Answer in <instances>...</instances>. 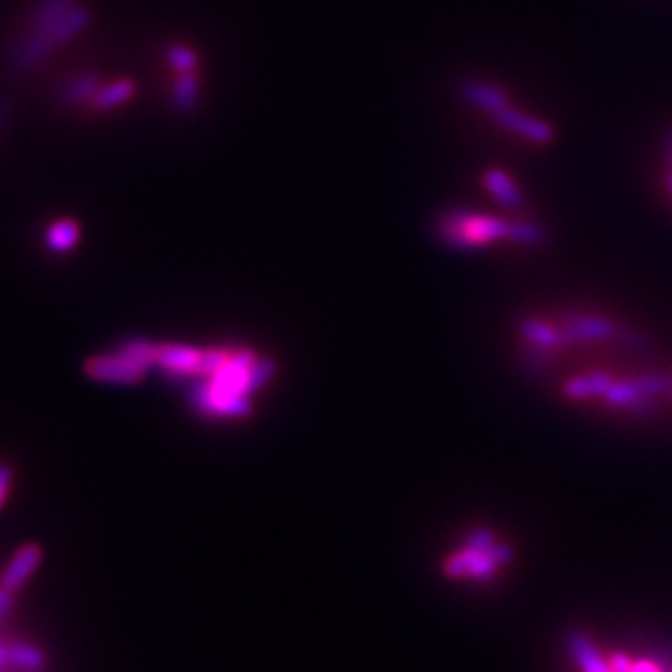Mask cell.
I'll return each mask as SVG.
<instances>
[{
    "mask_svg": "<svg viewBox=\"0 0 672 672\" xmlns=\"http://www.w3.org/2000/svg\"><path fill=\"white\" fill-rule=\"evenodd\" d=\"M633 380L640 387V391L646 395V398H651V400L668 393V389L672 387V380L668 376H662V374H642V376H635Z\"/></svg>",
    "mask_w": 672,
    "mask_h": 672,
    "instance_id": "25",
    "label": "cell"
},
{
    "mask_svg": "<svg viewBox=\"0 0 672 672\" xmlns=\"http://www.w3.org/2000/svg\"><path fill=\"white\" fill-rule=\"evenodd\" d=\"M459 94L463 96L467 103L474 105V107H480V110L489 112L491 116L511 105V99H509L507 92H504L498 86H494V83H487V81H480V79H465L459 86Z\"/></svg>",
    "mask_w": 672,
    "mask_h": 672,
    "instance_id": "9",
    "label": "cell"
},
{
    "mask_svg": "<svg viewBox=\"0 0 672 672\" xmlns=\"http://www.w3.org/2000/svg\"><path fill=\"white\" fill-rule=\"evenodd\" d=\"M103 86L101 77L96 72H81V75L70 77L62 88H59V103L66 107L90 105L94 94Z\"/></svg>",
    "mask_w": 672,
    "mask_h": 672,
    "instance_id": "13",
    "label": "cell"
},
{
    "mask_svg": "<svg viewBox=\"0 0 672 672\" xmlns=\"http://www.w3.org/2000/svg\"><path fill=\"white\" fill-rule=\"evenodd\" d=\"M40 563H42V548L38 544H24L14 552V557L9 559L3 576H0V585L16 594L27 585L35 570L40 568Z\"/></svg>",
    "mask_w": 672,
    "mask_h": 672,
    "instance_id": "8",
    "label": "cell"
},
{
    "mask_svg": "<svg viewBox=\"0 0 672 672\" xmlns=\"http://www.w3.org/2000/svg\"><path fill=\"white\" fill-rule=\"evenodd\" d=\"M518 330H520V334L524 336V339L528 343H531V345H535V347H552V350H555V347L561 345L559 330L552 328L550 323H546V321L526 317V319L520 321Z\"/></svg>",
    "mask_w": 672,
    "mask_h": 672,
    "instance_id": "19",
    "label": "cell"
},
{
    "mask_svg": "<svg viewBox=\"0 0 672 672\" xmlns=\"http://www.w3.org/2000/svg\"><path fill=\"white\" fill-rule=\"evenodd\" d=\"M199 101V77L197 72H179L173 86V105L177 112L190 114Z\"/></svg>",
    "mask_w": 672,
    "mask_h": 672,
    "instance_id": "18",
    "label": "cell"
},
{
    "mask_svg": "<svg viewBox=\"0 0 672 672\" xmlns=\"http://www.w3.org/2000/svg\"><path fill=\"white\" fill-rule=\"evenodd\" d=\"M485 186L489 188L491 195H494L504 208L509 210H522L524 208V195L522 190L518 188V184L513 182V179L498 171V168H489L485 173Z\"/></svg>",
    "mask_w": 672,
    "mask_h": 672,
    "instance_id": "15",
    "label": "cell"
},
{
    "mask_svg": "<svg viewBox=\"0 0 672 672\" xmlns=\"http://www.w3.org/2000/svg\"><path fill=\"white\" fill-rule=\"evenodd\" d=\"M511 243H518L524 247H539L548 240L546 230L539 223L526 221V219H515L511 221V234H509Z\"/></svg>",
    "mask_w": 672,
    "mask_h": 672,
    "instance_id": "22",
    "label": "cell"
},
{
    "mask_svg": "<svg viewBox=\"0 0 672 672\" xmlns=\"http://www.w3.org/2000/svg\"><path fill=\"white\" fill-rule=\"evenodd\" d=\"M511 221L472 210H450L441 221V238L452 249H478L509 240Z\"/></svg>",
    "mask_w": 672,
    "mask_h": 672,
    "instance_id": "2",
    "label": "cell"
},
{
    "mask_svg": "<svg viewBox=\"0 0 672 672\" xmlns=\"http://www.w3.org/2000/svg\"><path fill=\"white\" fill-rule=\"evenodd\" d=\"M603 400L609 404V406H618V408H633L638 406L640 402L644 400H651V398H646V395L640 391L638 384H635V380H620V382H611V387L605 391L603 395Z\"/></svg>",
    "mask_w": 672,
    "mask_h": 672,
    "instance_id": "20",
    "label": "cell"
},
{
    "mask_svg": "<svg viewBox=\"0 0 672 672\" xmlns=\"http://www.w3.org/2000/svg\"><path fill=\"white\" fill-rule=\"evenodd\" d=\"M616 336H618V341L624 345V347H627V350H633V352H642L644 350V347H646V343L640 339V336L638 334H633V332H616Z\"/></svg>",
    "mask_w": 672,
    "mask_h": 672,
    "instance_id": "29",
    "label": "cell"
},
{
    "mask_svg": "<svg viewBox=\"0 0 672 672\" xmlns=\"http://www.w3.org/2000/svg\"><path fill=\"white\" fill-rule=\"evenodd\" d=\"M570 655L581 672H614L609 659L598 651V646L583 633H574L568 640Z\"/></svg>",
    "mask_w": 672,
    "mask_h": 672,
    "instance_id": "12",
    "label": "cell"
},
{
    "mask_svg": "<svg viewBox=\"0 0 672 672\" xmlns=\"http://www.w3.org/2000/svg\"><path fill=\"white\" fill-rule=\"evenodd\" d=\"M55 51L57 48L44 33L29 29L22 35V38H18L14 44H11L9 53H7V64L11 70L22 75V72L38 68L44 59L51 57Z\"/></svg>",
    "mask_w": 672,
    "mask_h": 672,
    "instance_id": "4",
    "label": "cell"
},
{
    "mask_svg": "<svg viewBox=\"0 0 672 672\" xmlns=\"http://www.w3.org/2000/svg\"><path fill=\"white\" fill-rule=\"evenodd\" d=\"M7 123H9V103H7V99L0 96V138H3V134H5Z\"/></svg>",
    "mask_w": 672,
    "mask_h": 672,
    "instance_id": "31",
    "label": "cell"
},
{
    "mask_svg": "<svg viewBox=\"0 0 672 672\" xmlns=\"http://www.w3.org/2000/svg\"><path fill=\"white\" fill-rule=\"evenodd\" d=\"M513 559V550L498 542V537L485 531V528H476L474 533L467 535L461 548H456L452 555L443 563V572L452 579H472L483 581L491 579L502 566Z\"/></svg>",
    "mask_w": 672,
    "mask_h": 672,
    "instance_id": "1",
    "label": "cell"
},
{
    "mask_svg": "<svg viewBox=\"0 0 672 672\" xmlns=\"http://www.w3.org/2000/svg\"><path fill=\"white\" fill-rule=\"evenodd\" d=\"M611 378L605 371H598V374H587V376H576L570 378L566 384H563V393L568 395L570 400H592V398H603L605 391L611 387Z\"/></svg>",
    "mask_w": 672,
    "mask_h": 672,
    "instance_id": "16",
    "label": "cell"
},
{
    "mask_svg": "<svg viewBox=\"0 0 672 672\" xmlns=\"http://www.w3.org/2000/svg\"><path fill=\"white\" fill-rule=\"evenodd\" d=\"M151 367L140 363V360L131 358L123 352L114 354H96L90 356L83 363V374H86L94 382L103 384H120V387H134L147 378V371Z\"/></svg>",
    "mask_w": 672,
    "mask_h": 672,
    "instance_id": "3",
    "label": "cell"
},
{
    "mask_svg": "<svg viewBox=\"0 0 672 672\" xmlns=\"http://www.w3.org/2000/svg\"><path fill=\"white\" fill-rule=\"evenodd\" d=\"M668 186H670V190H672V175L668 177Z\"/></svg>",
    "mask_w": 672,
    "mask_h": 672,
    "instance_id": "34",
    "label": "cell"
},
{
    "mask_svg": "<svg viewBox=\"0 0 672 672\" xmlns=\"http://www.w3.org/2000/svg\"><path fill=\"white\" fill-rule=\"evenodd\" d=\"M629 672H672V668L655 662V659H633Z\"/></svg>",
    "mask_w": 672,
    "mask_h": 672,
    "instance_id": "28",
    "label": "cell"
},
{
    "mask_svg": "<svg viewBox=\"0 0 672 672\" xmlns=\"http://www.w3.org/2000/svg\"><path fill=\"white\" fill-rule=\"evenodd\" d=\"M7 659L11 666H18L24 670H40L46 664V657L40 648L27 642L7 644Z\"/></svg>",
    "mask_w": 672,
    "mask_h": 672,
    "instance_id": "21",
    "label": "cell"
},
{
    "mask_svg": "<svg viewBox=\"0 0 672 672\" xmlns=\"http://www.w3.org/2000/svg\"><path fill=\"white\" fill-rule=\"evenodd\" d=\"M494 118H496V123L500 127L509 129V131H513V134H518L520 138H526L531 142L548 144V142L555 140V129H552L550 123H546V120H539L535 116L522 114L511 105L504 107V110H500V112H496Z\"/></svg>",
    "mask_w": 672,
    "mask_h": 672,
    "instance_id": "7",
    "label": "cell"
},
{
    "mask_svg": "<svg viewBox=\"0 0 672 672\" xmlns=\"http://www.w3.org/2000/svg\"><path fill=\"white\" fill-rule=\"evenodd\" d=\"M616 332H618L616 323L609 321L607 317L581 315V317H570L566 323H563L559 336H561V345H579L587 341L611 339V336H616Z\"/></svg>",
    "mask_w": 672,
    "mask_h": 672,
    "instance_id": "5",
    "label": "cell"
},
{
    "mask_svg": "<svg viewBox=\"0 0 672 672\" xmlns=\"http://www.w3.org/2000/svg\"><path fill=\"white\" fill-rule=\"evenodd\" d=\"M79 240H81V223L77 219H70V216L48 223V227L44 230V247L55 256L70 254L72 249H77Z\"/></svg>",
    "mask_w": 672,
    "mask_h": 672,
    "instance_id": "10",
    "label": "cell"
},
{
    "mask_svg": "<svg viewBox=\"0 0 672 672\" xmlns=\"http://www.w3.org/2000/svg\"><path fill=\"white\" fill-rule=\"evenodd\" d=\"M79 0H40L29 16L31 31H46L62 20L70 9H75Z\"/></svg>",
    "mask_w": 672,
    "mask_h": 672,
    "instance_id": "17",
    "label": "cell"
},
{
    "mask_svg": "<svg viewBox=\"0 0 672 672\" xmlns=\"http://www.w3.org/2000/svg\"><path fill=\"white\" fill-rule=\"evenodd\" d=\"M203 352L188 345H173V343H158L155 347V363L153 367L164 369L166 374L175 378H184L190 374H197L201 369Z\"/></svg>",
    "mask_w": 672,
    "mask_h": 672,
    "instance_id": "6",
    "label": "cell"
},
{
    "mask_svg": "<svg viewBox=\"0 0 672 672\" xmlns=\"http://www.w3.org/2000/svg\"><path fill=\"white\" fill-rule=\"evenodd\" d=\"M9 664V659H7V644H0V666H5Z\"/></svg>",
    "mask_w": 672,
    "mask_h": 672,
    "instance_id": "32",
    "label": "cell"
},
{
    "mask_svg": "<svg viewBox=\"0 0 672 672\" xmlns=\"http://www.w3.org/2000/svg\"><path fill=\"white\" fill-rule=\"evenodd\" d=\"M138 86L134 79H116L107 86H101L99 92L94 94V99L90 101V107L96 112H110L116 110V107L129 103L134 99Z\"/></svg>",
    "mask_w": 672,
    "mask_h": 672,
    "instance_id": "14",
    "label": "cell"
},
{
    "mask_svg": "<svg viewBox=\"0 0 672 672\" xmlns=\"http://www.w3.org/2000/svg\"><path fill=\"white\" fill-rule=\"evenodd\" d=\"M11 607H14V592H9L7 587L0 585V620H5L9 616Z\"/></svg>",
    "mask_w": 672,
    "mask_h": 672,
    "instance_id": "30",
    "label": "cell"
},
{
    "mask_svg": "<svg viewBox=\"0 0 672 672\" xmlns=\"http://www.w3.org/2000/svg\"><path fill=\"white\" fill-rule=\"evenodd\" d=\"M11 480H14V470H11L9 463L0 461V507H3L7 496H9Z\"/></svg>",
    "mask_w": 672,
    "mask_h": 672,
    "instance_id": "27",
    "label": "cell"
},
{
    "mask_svg": "<svg viewBox=\"0 0 672 672\" xmlns=\"http://www.w3.org/2000/svg\"><path fill=\"white\" fill-rule=\"evenodd\" d=\"M155 347H158V343H155V341L142 339V336H129V339L120 341V345L116 347V350L127 354V356H131V358L140 360V363H144V365L153 367V363H155Z\"/></svg>",
    "mask_w": 672,
    "mask_h": 672,
    "instance_id": "24",
    "label": "cell"
},
{
    "mask_svg": "<svg viewBox=\"0 0 672 672\" xmlns=\"http://www.w3.org/2000/svg\"><path fill=\"white\" fill-rule=\"evenodd\" d=\"M166 62L175 68V72H192L199 66V55L190 46L173 42L164 48Z\"/></svg>",
    "mask_w": 672,
    "mask_h": 672,
    "instance_id": "23",
    "label": "cell"
},
{
    "mask_svg": "<svg viewBox=\"0 0 672 672\" xmlns=\"http://www.w3.org/2000/svg\"><path fill=\"white\" fill-rule=\"evenodd\" d=\"M668 142H670V151H672V129L668 131Z\"/></svg>",
    "mask_w": 672,
    "mask_h": 672,
    "instance_id": "33",
    "label": "cell"
},
{
    "mask_svg": "<svg viewBox=\"0 0 672 672\" xmlns=\"http://www.w3.org/2000/svg\"><path fill=\"white\" fill-rule=\"evenodd\" d=\"M90 24H92V11L86 5L79 3L75 9H70L62 20L53 24L51 29L40 31V33H44L46 38L53 42V46L59 48V46H64L66 42L75 40L77 35H81L83 31L90 27Z\"/></svg>",
    "mask_w": 672,
    "mask_h": 672,
    "instance_id": "11",
    "label": "cell"
},
{
    "mask_svg": "<svg viewBox=\"0 0 672 672\" xmlns=\"http://www.w3.org/2000/svg\"><path fill=\"white\" fill-rule=\"evenodd\" d=\"M552 360V347H531V350L526 352V365L528 369L533 371H544L548 369Z\"/></svg>",
    "mask_w": 672,
    "mask_h": 672,
    "instance_id": "26",
    "label": "cell"
}]
</instances>
